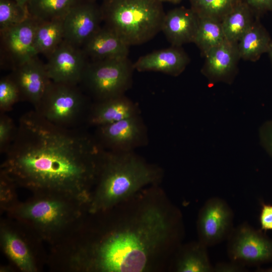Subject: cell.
Returning <instances> with one entry per match:
<instances>
[{
    "instance_id": "6da1fadb",
    "label": "cell",
    "mask_w": 272,
    "mask_h": 272,
    "mask_svg": "<svg viewBox=\"0 0 272 272\" xmlns=\"http://www.w3.org/2000/svg\"><path fill=\"white\" fill-rule=\"evenodd\" d=\"M103 151L82 126L56 125L34 109L19 118L1 173L32 189L89 201Z\"/></svg>"
},
{
    "instance_id": "7a4b0ae2",
    "label": "cell",
    "mask_w": 272,
    "mask_h": 272,
    "mask_svg": "<svg viewBox=\"0 0 272 272\" xmlns=\"http://www.w3.org/2000/svg\"><path fill=\"white\" fill-rule=\"evenodd\" d=\"M118 214L88 254L90 269L151 272L169 267L181 245L180 211L155 185L115 205Z\"/></svg>"
},
{
    "instance_id": "3957f363",
    "label": "cell",
    "mask_w": 272,
    "mask_h": 272,
    "mask_svg": "<svg viewBox=\"0 0 272 272\" xmlns=\"http://www.w3.org/2000/svg\"><path fill=\"white\" fill-rule=\"evenodd\" d=\"M160 169L129 151H104L89 210L93 214L106 211L159 181Z\"/></svg>"
},
{
    "instance_id": "277c9868",
    "label": "cell",
    "mask_w": 272,
    "mask_h": 272,
    "mask_svg": "<svg viewBox=\"0 0 272 272\" xmlns=\"http://www.w3.org/2000/svg\"><path fill=\"white\" fill-rule=\"evenodd\" d=\"M104 25L129 46L152 39L161 30L165 14L160 0H102Z\"/></svg>"
},
{
    "instance_id": "5b68a950",
    "label": "cell",
    "mask_w": 272,
    "mask_h": 272,
    "mask_svg": "<svg viewBox=\"0 0 272 272\" xmlns=\"http://www.w3.org/2000/svg\"><path fill=\"white\" fill-rule=\"evenodd\" d=\"M91 106L79 85L52 81L34 110L56 125L76 127L86 122Z\"/></svg>"
},
{
    "instance_id": "8992f818",
    "label": "cell",
    "mask_w": 272,
    "mask_h": 272,
    "mask_svg": "<svg viewBox=\"0 0 272 272\" xmlns=\"http://www.w3.org/2000/svg\"><path fill=\"white\" fill-rule=\"evenodd\" d=\"M134 70L128 57L89 60L79 85L97 101L123 95Z\"/></svg>"
},
{
    "instance_id": "52a82bcc",
    "label": "cell",
    "mask_w": 272,
    "mask_h": 272,
    "mask_svg": "<svg viewBox=\"0 0 272 272\" xmlns=\"http://www.w3.org/2000/svg\"><path fill=\"white\" fill-rule=\"evenodd\" d=\"M40 21L29 16L21 23L0 31V65L11 71L37 56L35 34Z\"/></svg>"
},
{
    "instance_id": "ba28073f",
    "label": "cell",
    "mask_w": 272,
    "mask_h": 272,
    "mask_svg": "<svg viewBox=\"0 0 272 272\" xmlns=\"http://www.w3.org/2000/svg\"><path fill=\"white\" fill-rule=\"evenodd\" d=\"M227 240V254L232 261L245 266L272 260V241L247 223L234 228Z\"/></svg>"
},
{
    "instance_id": "9c48e42d",
    "label": "cell",
    "mask_w": 272,
    "mask_h": 272,
    "mask_svg": "<svg viewBox=\"0 0 272 272\" xmlns=\"http://www.w3.org/2000/svg\"><path fill=\"white\" fill-rule=\"evenodd\" d=\"M233 220V212L225 200L218 197L210 198L198 214V241L208 247L227 239L234 228Z\"/></svg>"
},
{
    "instance_id": "30bf717a",
    "label": "cell",
    "mask_w": 272,
    "mask_h": 272,
    "mask_svg": "<svg viewBox=\"0 0 272 272\" xmlns=\"http://www.w3.org/2000/svg\"><path fill=\"white\" fill-rule=\"evenodd\" d=\"M103 17L95 0H81L63 19L64 40L81 48L101 27Z\"/></svg>"
},
{
    "instance_id": "8fae6325",
    "label": "cell",
    "mask_w": 272,
    "mask_h": 272,
    "mask_svg": "<svg viewBox=\"0 0 272 272\" xmlns=\"http://www.w3.org/2000/svg\"><path fill=\"white\" fill-rule=\"evenodd\" d=\"M88 61L81 48L64 40L47 57L45 65L52 81L80 85Z\"/></svg>"
},
{
    "instance_id": "7c38bea8",
    "label": "cell",
    "mask_w": 272,
    "mask_h": 272,
    "mask_svg": "<svg viewBox=\"0 0 272 272\" xmlns=\"http://www.w3.org/2000/svg\"><path fill=\"white\" fill-rule=\"evenodd\" d=\"M11 71L9 75L18 89L21 101H27L35 108L52 82L45 63L37 55Z\"/></svg>"
},
{
    "instance_id": "4fadbf2b",
    "label": "cell",
    "mask_w": 272,
    "mask_h": 272,
    "mask_svg": "<svg viewBox=\"0 0 272 272\" xmlns=\"http://www.w3.org/2000/svg\"><path fill=\"white\" fill-rule=\"evenodd\" d=\"M202 74L210 84L218 82L232 83L237 73L240 58L237 43L227 40L211 49L205 56Z\"/></svg>"
},
{
    "instance_id": "5bb4252c",
    "label": "cell",
    "mask_w": 272,
    "mask_h": 272,
    "mask_svg": "<svg viewBox=\"0 0 272 272\" xmlns=\"http://www.w3.org/2000/svg\"><path fill=\"white\" fill-rule=\"evenodd\" d=\"M69 209L66 204L58 198H40L26 203L18 210L22 218L39 227L53 230L59 228L67 220Z\"/></svg>"
},
{
    "instance_id": "9a60e30c",
    "label": "cell",
    "mask_w": 272,
    "mask_h": 272,
    "mask_svg": "<svg viewBox=\"0 0 272 272\" xmlns=\"http://www.w3.org/2000/svg\"><path fill=\"white\" fill-rule=\"evenodd\" d=\"M97 141L108 150L129 151L141 140L143 131L137 116L98 127Z\"/></svg>"
},
{
    "instance_id": "2e32d148",
    "label": "cell",
    "mask_w": 272,
    "mask_h": 272,
    "mask_svg": "<svg viewBox=\"0 0 272 272\" xmlns=\"http://www.w3.org/2000/svg\"><path fill=\"white\" fill-rule=\"evenodd\" d=\"M189 61L181 46L171 45L141 56L133 65L139 72H159L177 76L184 71Z\"/></svg>"
},
{
    "instance_id": "e0dca14e",
    "label": "cell",
    "mask_w": 272,
    "mask_h": 272,
    "mask_svg": "<svg viewBox=\"0 0 272 272\" xmlns=\"http://www.w3.org/2000/svg\"><path fill=\"white\" fill-rule=\"evenodd\" d=\"M198 23V17L191 8H176L165 13L161 31L171 45L181 46L193 42Z\"/></svg>"
},
{
    "instance_id": "ac0fdd59",
    "label": "cell",
    "mask_w": 272,
    "mask_h": 272,
    "mask_svg": "<svg viewBox=\"0 0 272 272\" xmlns=\"http://www.w3.org/2000/svg\"><path fill=\"white\" fill-rule=\"evenodd\" d=\"M129 46L116 33L101 26L81 49L89 60L128 57Z\"/></svg>"
},
{
    "instance_id": "d6986e66",
    "label": "cell",
    "mask_w": 272,
    "mask_h": 272,
    "mask_svg": "<svg viewBox=\"0 0 272 272\" xmlns=\"http://www.w3.org/2000/svg\"><path fill=\"white\" fill-rule=\"evenodd\" d=\"M135 116V105L122 95L91 105L86 123L98 127Z\"/></svg>"
},
{
    "instance_id": "ffe728a7",
    "label": "cell",
    "mask_w": 272,
    "mask_h": 272,
    "mask_svg": "<svg viewBox=\"0 0 272 272\" xmlns=\"http://www.w3.org/2000/svg\"><path fill=\"white\" fill-rule=\"evenodd\" d=\"M169 269L176 272L214 271L207 247L199 241L181 244L171 259Z\"/></svg>"
},
{
    "instance_id": "44dd1931",
    "label": "cell",
    "mask_w": 272,
    "mask_h": 272,
    "mask_svg": "<svg viewBox=\"0 0 272 272\" xmlns=\"http://www.w3.org/2000/svg\"><path fill=\"white\" fill-rule=\"evenodd\" d=\"M271 40L269 33L260 22L259 17H256L237 43L240 58L257 61L263 54L267 52Z\"/></svg>"
},
{
    "instance_id": "7402d4cb",
    "label": "cell",
    "mask_w": 272,
    "mask_h": 272,
    "mask_svg": "<svg viewBox=\"0 0 272 272\" xmlns=\"http://www.w3.org/2000/svg\"><path fill=\"white\" fill-rule=\"evenodd\" d=\"M256 16L249 7L242 0H238L231 10L221 21L227 40L238 43L248 30Z\"/></svg>"
},
{
    "instance_id": "603a6c76",
    "label": "cell",
    "mask_w": 272,
    "mask_h": 272,
    "mask_svg": "<svg viewBox=\"0 0 272 272\" xmlns=\"http://www.w3.org/2000/svg\"><path fill=\"white\" fill-rule=\"evenodd\" d=\"M64 40L63 19L40 22L35 34L34 46L38 54L47 58Z\"/></svg>"
},
{
    "instance_id": "cb8c5ba5",
    "label": "cell",
    "mask_w": 272,
    "mask_h": 272,
    "mask_svg": "<svg viewBox=\"0 0 272 272\" xmlns=\"http://www.w3.org/2000/svg\"><path fill=\"white\" fill-rule=\"evenodd\" d=\"M81 0H30L27 7L30 16L40 22L63 19Z\"/></svg>"
},
{
    "instance_id": "d4e9b609",
    "label": "cell",
    "mask_w": 272,
    "mask_h": 272,
    "mask_svg": "<svg viewBox=\"0 0 272 272\" xmlns=\"http://www.w3.org/2000/svg\"><path fill=\"white\" fill-rule=\"evenodd\" d=\"M226 40L221 21L210 18H199L193 42L206 54Z\"/></svg>"
},
{
    "instance_id": "484cf974",
    "label": "cell",
    "mask_w": 272,
    "mask_h": 272,
    "mask_svg": "<svg viewBox=\"0 0 272 272\" xmlns=\"http://www.w3.org/2000/svg\"><path fill=\"white\" fill-rule=\"evenodd\" d=\"M2 239L5 253L21 270L27 272L35 270L30 252L26 244L17 235L4 231Z\"/></svg>"
},
{
    "instance_id": "4316f807",
    "label": "cell",
    "mask_w": 272,
    "mask_h": 272,
    "mask_svg": "<svg viewBox=\"0 0 272 272\" xmlns=\"http://www.w3.org/2000/svg\"><path fill=\"white\" fill-rule=\"evenodd\" d=\"M238 0H190V8L199 18L222 21Z\"/></svg>"
},
{
    "instance_id": "83f0119b",
    "label": "cell",
    "mask_w": 272,
    "mask_h": 272,
    "mask_svg": "<svg viewBox=\"0 0 272 272\" xmlns=\"http://www.w3.org/2000/svg\"><path fill=\"white\" fill-rule=\"evenodd\" d=\"M29 16L27 6L14 0H0V31L18 25Z\"/></svg>"
},
{
    "instance_id": "f1b7e54d",
    "label": "cell",
    "mask_w": 272,
    "mask_h": 272,
    "mask_svg": "<svg viewBox=\"0 0 272 272\" xmlns=\"http://www.w3.org/2000/svg\"><path fill=\"white\" fill-rule=\"evenodd\" d=\"M21 101L18 89L9 75L0 80V112L10 111L13 106Z\"/></svg>"
},
{
    "instance_id": "f546056e",
    "label": "cell",
    "mask_w": 272,
    "mask_h": 272,
    "mask_svg": "<svg viewBox=\"0 0 272 272\" xmlns=\"http://www.w3.org/2000/svg\"><path fill=\"white\" fill-rule=\"evenodd\" d=\"M17 124L7 113L0 112V152L5 154L12 144L17 133Z\"/></svg>"
},
{
    "instance_id": "4dcf8cb0",
    "label": "cell",
    "mask_w": 272,
    "mask_h": 272,
    "mask_svg": "<svg viewBox=\"0 0 272 272\" xmlns=\"http://www.w3.org/2000/svg\"><path fill=\"white\" fill-rule=\"evenodd\" d=\"M253 12L255 16L259 17L266 13L272 12V0H242Z\"/></svg>"
},
{
    "instance_id": "1f68e13d",
    "label": "cell",
    "mask_w": 272,
    "mask_h": 272,
    "mask_svg": "<svg viewBox=\"0 0 272 272\" xmlns=\"http://www.w3.org/2000/svg\"><path fill=\"white\" fill-rule=\"evenodd\" d=\"M259 223L261 230H272V205L262 203Z\"/></svg>"
},
{
    "instance_id": "d6a6232c",
    "label": "cell",
    "mask_w": 272,
    "mask_h": 272,
    "mask_svg": "<svg viewBox=\"0 0 272 272\" xmlns=\"http://www.w3.org/2000/svg\"><path fill=\"white\" fill-rule=\"evenodd\" d=\"M245 270L244 266L232 261L230 262H218L214 266V271L216 272H239Z\"/></svg>"
},
{
    "instance_id": "836d02e7",
    "label": "cell",
    "mask_w": 272,
    "mask_h": 272,
    "mask_svg": "<svg viewBox=\"0 0 272 272\" xmlns=\"http://www.w3.org/2000/svg\"><path fill=\"white\" fill-rule=\"evenodd\" d=\"M266 144L269 152L272 155V127L270 130H268L266 134Z\"/></svg>"
},
{
    "instance_id": "e575fe53",
    "label": "cell",
    "mask_w": 272,
    "mask_h": 272,
    "mask_svg": "<svg viewBox=\"0 0 272 272\" xmlns=\"http://www.w3.org/2000/svg\"><path fill=\"white\" fill-rule=\"evenodd\" d=\"M267 53H268L269 60L272 64V39Z\"/></svg>"
},
{
    "instance_id": "d590c367",
    "label": "cell",
    "mask_w": 272,
    "mask_h": 272,
    "mask_svg": "<svg viewBox=\"0 0 272 272\" xmlns=\"http://www.w3.org/2000/svg\"><path fill=\"white\" fill-rule=\"evenodd\" d=\"M18 4L23 6H26L30 0H14Z\"/></svg>"
},
{
    "instance_id": "8d00e7d4",
    "label": "cell",
    "mask_w": 272,
    "mask_h": 272,
    "mask_svg": "<svg viewBox=\"0 0 272 272\" xmlns=\"http://www.w3.org/2000/svg\"><path fill=\"white\" fill-rule=\"evenodd\" d=\"M162 2H169L173 4H177L180 2L182 0H160Z\"/></svg>"
},
{
    "instance_id": "74e56055",
    "label": "cell",
    "mask_w": 272,
    "mask_h": 272,
    "mask_svg": "<svg viewBox=\"0 0 272 272\" xmlns=\"http://www.w3.org/2000/svg\"><path fill=\"white\" fill-rule=\"evenodd\" d=\"M266 271L272 272V267H271V268H269V269H267Z\"/></svg>"
},
{
    "instance_id": "f35d334b",
    "label": "cell",
    "mask_w": 272,
    "mask_h": 272,
    "mask_svg": "<svg viewBox=\"0 0 272 272\" xmlns=\"http://www.w3.org/2000/svg\"><path fill=\"white\" fill-rule=\"evenodd\" d=\"M95 1H97V0H95Z\"/></svg>"
}]
</instances>
